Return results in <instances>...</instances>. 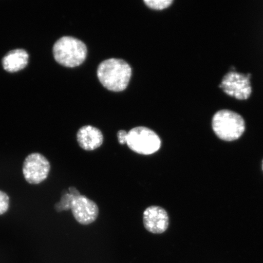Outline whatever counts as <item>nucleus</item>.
<instances>
[{"mask_svg":"<svg viewBox=\"0 0 263 263\" xmlns=\"http://www.w3.org/2000/svg\"><path fill=\"white\" fill-rule=\"evenodd\" d=\"M99 81L107 90L115 92L126 89L129 83L132 68L126 62L119 59H109L99 65Z\"/></svg>","mask_w":263,"mask_h":263,"instance_id":"obj_1","label":"nucleus"},{"mask_svg":"<svg viewBox=\"0 0 263 263\" xmlns=\"http://www.w3.org/2000/svg\"><path fill=\"white\" fill-rule=\"evenodd\" d=\"M53 53L59 64L73 68L83 63L87 58V48L79 39L65 36L55 43Z\"/></svg>","mask_w":263,"mask_h":263,"instance_id":"obj_2","label":"nucleus"},{"mask_svg":"<svg viewBox=\"0 0 263 263\" xmlns=\"http://www.w3.org/2000/svg\"><path fill=\"white\" fill-rule=\"evenodd\" d=\"M214 132L220 139L232 141L238 140L245 131V121L241 115L230 110H221L212 119Z\"/></svg>","mask_w":263,"mask_h":263,"instance_id":"obj_3","label":"nucleus"},{"mask_svg":"<svg viewBox=\"0 0 263 263\" xmlns=\"http://www.w3.org/2000/svg\"><path fill=\"white\" fill-rule=\"evenodd\" d=\"M127 144L135 153L151 155L159 150L161 140L155 132L146 127L139 126L133 128L128 133Z\"/></svg>","mask_w":263,"mask_h":263,"instance_id":"obj_4","label":"nucleus"},{"mask_svg":"<svg viewBox=\"0 0 263 263\" xmlns=\"http://www.w3.org/2000/svg\"><path fill=\"white\" fill-rule=\"evenodd\" d=\"M50 168V163L47 158L40 153H32L24 160L23 174L26 182L37 185L47 179Z\"/></svg>","mask_w":263,"mask_h":263,"instance_id":"obj_5","label":"nucleus"},{"mask_svg":"<svg viewBox=\"0 0 263 263\" xmlns=\"http://www.w3.org/2000/svg\"><path fill=\"white\" fill-rule=\"evenodd\" d=\"M251 74L230 72L223 77L219 87L229 96L239 100H246L252 93Z\"/></svg>","mask_w":263,"mask_h":263,"instance_id":"obj_6","label":"nucleus"},{"mask_svg":"<svg viewBox=\"0 0 263 263\" xmlns=\"http://www.w3.org/2000/svg\"><path fill=\"white\" fill-rule=\"evenodd\" d=\"M70 209L75 219L82 225L90 224L98 216L97 203L84 195L73 197Z\"/></svg>","mask_w":263,"mask_h":263,"instance_id":"obj_7","label":"nucleus"},{"mask_svg":"<svg viewBox=\"0 0 263 263\" xmlns=\"http://www.w3.org/2000/svg\"><path fill=\"white\" fill-rule=\"evenodd\" d=\"M143 223L148 232L162 234L168 228L169 216L162 207L151 206L144 210Z\"/></svg>","mask_w":263,"mask_h":263,"instance_id":"obj_8","label":"nucleus"},{"mask_svg":"<svg viewBox=\"0 0 263 263\" xmlns=\"http://www.w3.org/2000/svg\"><path fill=\"white\" fill-rule=\"evenodd\" d=\"M104 137L101 131L91 126L82 127L77 133V141L82 149L93 151L100 147L103 143Z\"/></svg>","mask_w":263,"mask_h":263,"instance_id":"obj_9","label":"nucleus"},{"mask_svg":"<svg viewBox=\"0 0 263 263\" xmlns=\"http://www.w3.org/2000/svg\"><path fill=\"white\" fill-rule=\"evenodd\" d=\"M29 55L24 49H17L8 52L3 59L2 64L5 70L16 72L22 70L28 63Z\"/></svg>","mask_w":263,"mask_h":263,"instance_id":"obj_10","label":"nucleus"},{"mask_svg":"<svg viewBox=\"0 0 263 263\" xmlns=\"http://www.w3.org/2000/svg\"><path fill=\"white\" fill-rule=\"evenodd\" d=\"M73 195L70 193L65 194L61 197V202L57 203L55 204L54 208L58 212L63 211V210H68L71 208V202L73 199Z\"/></svg>","mask_w":263,"mask_h":263,"instance_id":"obj_11","label":"nucleus"},{"mask_svg":"<svg viewBox=\"0 0 263 263\" xmlns=\"http://www.w3.org/2000/svg\"><path fill=\"white\" fill-rule=\"evenodd\" d=\"M144 3L151 9L162 10L168 8L172 4L173 0H144Z\"/></svg>","mask_w":263,"mask_h":263,"instance_id":"obj_12","label":"nucleus"},{"mask_svg":"<svg viewBox=\"0 0 263 263\" xmlns=\"http://www.w3.org/2000/svg\"><path fill=\"white\" fill-rule=\"evenodd\" d=\"M9 200L7 194L0 190V215L7 212L9 207Z\"/></svg>","mask_w":263,"mask_h":263,"instance_id":"obj_13","label":"nucleus"},{"mask_svg":"<svg viewBox=\"0 0 263 263\" xmlns=\"http://www.w3.org/2000/svg\"><path fill=\"white\" fill-rule=\"evenodd\" d=\"M128 133L124 130H121L118 132L117 137L120 144H124L127 143Z\"/></svg>","mask_w":263,"mask_h":263,"instance_id":"obj_14","label":"nucleus"},{"mask_svg":"<svg viewBox=\"0 0 263 263\" xmlns=\"http://www.w3.org/2000/svg\"><path fill=\"white\" fill-rule=\"evenodd\" d=\"M69 192H70V194H71V195H73L74 196H80V193L78 192V190L73 186L70 187L69 188Z\"/></svg>","mask_w":263,"mask_h":263,"instance_id":"obj_15","label":"nucleus"},{"mask_svg":"<svg viewBox=\"0 0 263 263\" xmlns=\"http://www.w3.org/2000/svg\"><path fill=\"white\" fill-rule=\"evenodd\" d=\"M262 169H263V163H262Z\"/></svg>","mask_w":263,"mask_h":263,"instance_id":"obj_16","label":"nucleus"}]
</instances>
